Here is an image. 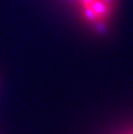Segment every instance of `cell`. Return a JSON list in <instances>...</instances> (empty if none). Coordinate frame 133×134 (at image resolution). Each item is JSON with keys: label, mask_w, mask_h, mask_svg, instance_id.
Segmentation results:
<instances>
[{"label": "cell", "mask_w": 133, "mask_h": 134, "mask_svg": "<svg viewBox=\"0 0 133 134\" xmlns=\"http://www.w3.org/2000/svg\"><path fill=\"white\" fill-rule=\"evenodd\" d=\"M90 6L92 7L94 13H96L97 15H98V18L101 19V20H104V18H106V16L108 15V13L111 12V7L107 6L103 0H94Z\"/></svg>", "instance_id": "6da1fadb"}, {"label": "cell", "mask_w": 133, "mask_h": 134, "mask_svg": "<svg viewBox=\"0 0 133 134\" xmlns=\"http://www.w3.org/2000/svg\"><path fill=\"white\" fill-rule=\"evenodd\" d=\"M82 6H84V15L86 16V19L88 21L96 23V21H98V20H101V19H99L98 15L94 13V11L92 9V7L90 6V5H82Z\"/></svg>", "instance_id": "7a4b0ae2"}, {"label": "cell", "mask_w": 133, "mask_h": 134, "mask_svg": "<svg viewBox=\"0 0 133 134\" xmlns=\"http://www.w3.org/2000/svg\"><path fill=\"white\" fill-rule=\"evenodd\" d=\"M103 1L105 2V4L107 5V6H110L111 8H112V6L114 5V0H103Z\"/></svg>", "instance_id": "3957f363"}, {"label": "cell", "mask_w": 133, "mask_h": 134, "mask_svg": "<svg viewBox=\"0 0 133 134\" xmlns=\"http://www.w3.org/2000/svg\"><path fill=\"white\" fill-rule=\"evenodd\" d=\"M93 1H94V0H81L82 5H91Z\"/></svg>", "instance_id": "277c9868"}]
</instances>
